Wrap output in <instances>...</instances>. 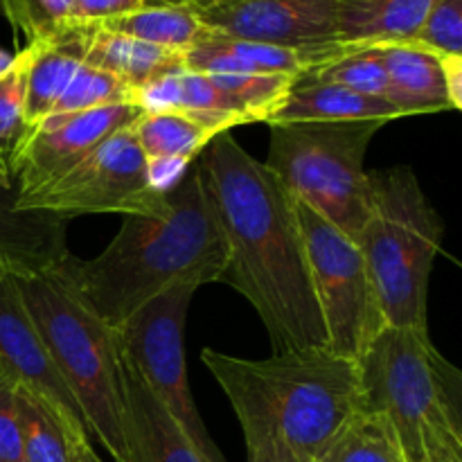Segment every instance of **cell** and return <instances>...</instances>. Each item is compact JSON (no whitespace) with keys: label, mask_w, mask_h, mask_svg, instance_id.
I'll return each instance as SVG.
<instances>
[{"label":"cell","mask_w":462,"mask_h":462,"mask_svg":"<svg viewBox=\"0 0 462 462\" xmlns=\"http://www.w3.org/2000/svg\"><path fill=\"white\" fill-rule=\"evenodd\" d=\"M199 161L228 248L219 282L255 307L273 355L328 347L296 199L228 131L217 135Z\"/></svg>","instance_id":"6da1fadb"},{"label":"cell","mask_w":462,"mask_h":462,"mask_svg":"<svg viewBox=\"0 0 462 462\" xmlns=\"http://www.w3.org/2000/svg\"><path fill=\"white\" fill-rule=\"evenodd\" d=\"M162 217H125L120 233L93 260L70 253L59 264L99 319L120 328L170 289L219 282L228 260L224 228L201 161L167 189Z\"/></svg>","instance_id":"7a4b0ae2"},{"label":"cell","mask_w":462,"mask_h":462,"mask_svg":"<svg viewBox=\"0 0 462 462\" xmlns=\"http://www.w3.org/2000/svg\"><path fill=\"white\" fill-rule=\"evenodd\" d=\"M201 359L233 404L248 462H320L361 409L359 365L328 347L271 359L203 350Z\"/></svg>","instance_id":"3957f363"},{"label":"cell","mask_w":462,"mask_h":462,"mask_svg":"<svg viewBox=\"0 0 462 462\" xmlns=\"http://www.w3.org/2000/svg\"><path fill=\"white\" fill-rule=\"evenodd\" d=\"M356 365L361 409L386 415L406 462H462V374L429 328H383Z\"/></svg>","instance_id":"277c9868"},{"label":"cell","mask_w":462,"mask_h":462,"mask_svg":"<svg viewBox=\"0 0 462 462\" xmlns=\"http://www.w3.org/2000/svg\"><path fill=\"white\" fill-rule=\"evenodd\" d=\"M23 302L84 413L90 436L116 462H126V404L117 329L95 314L59 264L14 275Z\"/></svg>","instance_id":"5b68a950"},{"label":"cell","mask_w":462,"mask_h":462,"mask_svg":"<svg viewBox=\"0 0 462 462\" xmlns=\"http://www.w3.org/2000/svg\"><path fill=\"white\" fill-rule=\"evenodd\" d=\"M445 224L411 167L370 171L359 244L386 328H429V278Z\"/></svg>","instance_id":"8992f818"},{"label":"cell","mask_w":462,"mask_h":462,"mask_svg":"<svg viewBox=\"0 0 462 462\" xmlns=\"http://www.w3.org/2000/svg\"><path fill=\"white\" fill-rule=\"evenodd\" d=\"M388 122H284L271 126L264 165L293 199L356 242L370 210V143Z\"/></svg>","instance_id":"52a82bcc"},{"label":"cell","mask_w":462,"mask_h":462,"mask_svg":"<svg viewBox=\"0 0 462 462\" xmlns=\"http://www.w3.org/2000/svg\"><path fill=\"white\" fill-rule=\"evenodd\" d=\"M16 208L54 212L68 219L77 215L162 217L170 210V201L167 189L153 183L149 158L129 125L108 135L52 183L16 197Z\"/></svg>","instance_id":"ba28073f"},{"label":"cell","mask_w":462,"mask_h":462,"mask_svg":"<svg viewBox=\"0 0 462 462\" xmlns=\"http://www.w3.org/2000/svg\"><path fill=\"white\" fill-rule=\"evenodd\" d=\"M298 219L328 334V350L343 359L359 361L386 328L364 253L355 239L302 203H298Z\"/></svg>","instance_id":"9c48e42d"},{"label":"cell","mask_w":462,"mask_h":462,"mask_svg":"<svg viewBox=\"0 0 462 462\" xmlns=\"http://www.w3.org/2000/svg\"><path fill=\"white\" fill-rule=\"evenodd\" d=\"M194 291L197 287L180 284L149 300L117 328V341L171 418L212 460L226 462L206 431L185 373L183 332Z\"/></svg>","instance_id":"30bf717a"},{"label":"cell","mask_w":462,"mask_h":462,"mask_svg":"<svg viewBox=\"0 0 462 462\" xmlns=\"http://www.w3.org/2000/svg\"><path fill=\"white\" fill-rule=\"evenodd\" d=\"M189 9L208 30L233 39L338 57L356 52L338 43L334 0H199Z\"/></svg>","instance_id":"8fae6325"},{"label":"cell","mask_w":462,"mask_h":462,"mask_svg":"<svg viewBox=\"0 0 462 462\" xmlns=\"http://www.w3.org/2000/svg\"><path fill=\"white\" fill-rule=\"evenodd\" d=\"M143 113L138 102H122L93 111L48 116L27 126L25 135L5 162V171L16 185L18 197L36 192L66 174L108 135L134 125Z\"/></svg>","instance_id":"7c38bea8"},{"label":"cell","mask_w":462,"mask_h":462,"mask_svg":"<svg viewBox=\"0 0 462 462\" xmlns=\"http://www.w3.org/2000/svg\"><path fill=\"white\" fill-rule=\"evenodd\" d=\"M0 373L18 388L48 397L86 427L84 413L59 374L25 302L9 273H0ZM88 431V427H86Z\"/></svg>","instance_id":"4fadbf2b"},{"label":"cell","mask_w":462,"mask_h":462,"mask_svg":"<svg viewBox=\"0 0 462 462\" xmlns=\"http://www.w3.org/2000/svg\"><path fill=\"white\" fill-rule=\"evenodd\" d=\"M122 391L126 404V462H217L171 418L125 352Z\"/></svg>","instance_id":"5bb4252c"},{"label":"cell","mask_w":462,"mask_h":462,"mask_svg":"<svg viewBox=\"0 0 462 462\" xmlns=\"http://www.w3.org/2000/svg\"><path fill=\"white\" fill-rule=\"evenodd\" d=\"M16 197V185L0 188V273L27 275L54 269L70 255V219L45 210H18Z\"/></svg>","instance_id":"9a60e30c"},{"label":"cell","mask_w":462,"mask_h":462,"mask_svg":"<svg viewBox=\"0 0 462 462\" xmlns=\"http://www.w3.org/2000/svg\"><path fill=\"white\" fill-rule=\"evenodd\" d=\"M338 54L302 52L257 41L208 32L199 43L183 52V68L203 75H282L298 79L310 70L338 61Z\"/></svg>","instance_id":"2e32d148"},{"label":"cell","mask_w":462,"mask_h":462,"mask_svg":"<svg viewBox=\"0 0 462 462\" xmlns=\"http://www.w3.org/2000/svg\"><path fill=\"white\" fill-rule=\"evenodd\" d=\"M131 129L161 189H170L185 167L197 161L217 135L226 134L221 126L180 111L143 113Z\"/></svg>","instance_id":"e0dca14e"},{"label":"cell","mask_w":462,"mask_h":462,"mask_svg":"<svg viewBox=\"0 0 462 462\" xmlns=\"http://www.w3.org/2000/svg\"><path fill=\"white\" fill-rule=\"evenodd\" d=\"M23 462H102L90 433L63 406L18 388Z\"/></svg>","instance_id":"ac0fdd59"},{"label":"cell","mask_w":462,"mask_h":462,"mask_svg":"<svg viewBox=\"0 0 462 462\" xmlns=\"http://www.w3.org/2000/svg\"><path fill=\"white\" fill-rule=\"evenodd\" d=\"M374 50L391 81V102L406 116L454 111L445 79V54L413 41L374 45Z\"/></svg>","instance_id":"d6986e66"},{"label":"cell","mask_w":462,"mask_h":462,"mask_svg":"<svg viewBox=\"0 0 462 462\" xmlns=\"http://www.w3.org/2000/svg\"><path fill=\"white\" fill-rule=\"evenodd\" d=\"M406 117L397 104L382 97L356 93L337 84L298 77L280 111L266 125L284 122H393Z\"/></svg>","instance_id":"ffe728a7"},{"label":"cell","mask_w":462,"mask_h":462,"mask_svg":"<svg viewBox=\"0 0 462 462\" xmlns=\"http://www.w3.org/2000/svg\"><path fill=\"white\" fill-rule=\"evenodd\" d=\"M84 34V63L125 81L131 90H143L152 81L183 68V54L143 43L104 30L97 23H79Z\"/></svg>","instance_id":"44dd1931"},{"label":"cell","mask_w":462,"mask_h":462,"mask_svg":"<svg viewBox=\"0 0 462 462\" xmlns=\"http://www.w3.org/2000/svg\"><path fill=\"white\" fill-rule=\"evenodd\" d=\"M338 43L350 50L413 41L431 0H334Z\"/></svg>","instance_id":"7402d4cb"},{"label":"cell","mask_w":462,"mask_h":462,"mask_svg":"<svg viewBox=\"0 0 462 462\" xmlns=\"http://www.w3.org/2000/svg\"><path fill=\"white\" fill-rule=\"evenodd\" d=\"M27 45L32 57L25 84V120L32 126L52 111L59 95L84 63V34L79 23H72L52 39Z\"/></svg>","instance_id":"603a6c76"},{"label":"cell","mask_w":462,"mask_h":462,"mask_svg":"<svg viewBox=\"0 0 462 462\" xmlns=\"http://www.w3.org/2000/svg\"><path fill=\"white\" fill-rule=\"evenodd\" d=\"M104 30L183 54L208 34V27L189 7H143L138 12L97 23Z\"/></svg>","instance_id":"cb8c5ba5"},{"label":"cell","mask_w":462,"mask_h":462,"mask_svg":"<svg viewBox=\"0 0 462 462\" xmlns=\"http://www.w3.org/2000/svg\"><path fill=\"white\" fill-rule=\"evenodd\" d=\"M320 462H406L386 415L359 409L329 442Z\"/></svg>","instance_id":"d4e9b609"},{"label":"cell","mask_w":462,"mask_h":462,"mask_svg":"<svg viewBox=\"0 0 462 462\" xmlns=\"http://www.w3.org/2000/svg\"><path fill=\"white\" fill-rule=\"evenodd\" d=\"M122 102H138L135 90H131L125 81L99 68L81 63L63 93L54 102L52 111L48 116H68V113L93 111V108L111 106V104ZM45 116V117H48Z\"/></svg>","instance_id":"484cf974"},{"label":"cell","mask_w":462,"mask_h":462,"mask_svg":"<svg viewBox=\"0 0 462 462\" xmlns=\"http://www.w3.org/2000/svg\"><path fill=\"white\" fill-rule=\"evenodd\" d=\"M305 79L323 81V84L346 86L356 93L370 95V97H382L391 102V81H388L386 68H383L379 52L374 48L356 50L346 54L338 61L319 70L305 72Z\"/></svg>","instance_id":"4316f807"},{"label":"cell","mask_w":462,"mask_h":462,"mask_svg":"<svg viewBox=\"0 0 462 462\" xmlns=\"http://www.w3.org/2000/svg\"><path fill=\"white\" fill-rule=\"evenodd\" d=\"M30 45L14 54V63L0 77V167L14 153L16 144L27 131L25 120V84L30 68Z\"/></svg>","instance_id":"83f0119b"},{"label":"cell","mask_w":462,"mask_h":462,"mask_svg":"<svg viewBox=\"0 0 462 462\" xmlns=\"http://www.w3.org/2000/svg\"><path fill=\"white\" fill-rule=\"evenodd\" d=\"M0 12L27 43H41L75 23V0H0Z\"/></svg>","instance_id":"f1b7e54d"},{"label":"cell","mask_w":462,"mask_h":462,"mask_svg":"<svg viewBox=\"0 0 462 462\" xmlns=\"http://www.w3.org/2000/svg\"><path fill=\"white\" fill-rule=\"evenodd\" d=\"M413 43L445 57H462V0H431Z\"/></svg>","instance_id":"f546056e"},{"label":"cell","mask_w":462,"mask_h":462,"mask_svg":"<svg viewBox=\"0 0 462 462\" xmlns=\"http://www.w3.org/2000/svg\"><path fill=\"white\" fill-rule=\"evenodd\" d=\"M0 458L5 462H23L18 386L3 373H0Z\"/></svg>","instance_id":"4dcf8cb0"},{"label":"cell","mask_w":462,"mask_h":462,"mask_svg":"<svg viewBox=\"0 0 462 462\" xmlns=\"http://www.w3.org/2000/svg\"><path fill=\"white\" fill-rule=\"evenodd\" d=\"M143 7L144 0H75V23H104Z\"/></svg>","instance_id":"1f68e13d"},{"label":"cell","mask_w":462,"mask_h":462,"mask_svg":"<svg viewBox=\"0 0 462 462\" xmlns=\"http://www.w3.org/2000/svg\"><path fill=\"white\" fill-rule=\"evenodd\" d=\"M447 90L454 111L462 108V57H445Z\"/></svg>","instance_id":"d6a6232c"},{"label":"cell","mask_w":462,"mask_h":462,"mask_svg":"<svg viewBox=\"0 0 462 462\" xmlns=\"http://www.w3.org/2000/svg\"><path fill=\"white\" fill-rule=\"evenodd\" d=\"M199 0H144L147 7H189Z\"/></svg>","instance_id":"836d02e7"},{"label":"cell","mask_w":462,"mask_h":462,"mask_svg":"<svg viewBox=\"0 0 462 462\" xmlns=\"http://www.w3.org/2000/svg\"><path fill=\"white\" fill-rule=\"evenodd\" d=\"M14 63V54L7 52L5 48H0V77L9 70V66Z\"/></svg>","instance_id":"e575fe53"},{"label":"cell","mask_w":462,"mask_h":462,"mask_svg":"<svg viewBox=\"0 0 462 462\" xmlns=\"http://www.w3.org/2000/svg\"><path fill=\"white\" fill-rule=\"evenodd\" d=\"M9 185H14L12 179H9L7 171H5L3 167H0V188H9Z\"/></svg>","instance_id":"d590c367"},{"label":"cell","mask_w":462,"mask_h":462,"mask_svg":"<svg viewBox=\"0 0 462 462\" xmlns=\"http://www.w3.org/2000/svg\"><path fill=\"white\" fill-rule=\"evenodd\" d=\"M0 462H5V460H3V458H0Z\"/></svg>","instance_id":"8d00e7d4"}]
</instances>
